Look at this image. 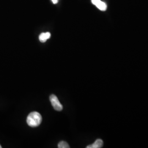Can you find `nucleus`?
Here are the masks:
<instances>
[{
	"instance_id": "nucleus-2",
	"label": "nucleus",
	"mask_w": 148,
	"mask_h": 148,
	"mask_svg": "<svg viewBox=\"0 0 148 148\" xmlns=\"http://www.w3.org/2000/svg\"><path fill=\"white\" fill-rule=\"evenodd\" d=\"M49 99L52 106H53V108L57 111H62L63 110V106L61 104L60 101H59L58 98L56 95H52L49 97Z\"/></svg>"
},
{
	"instance_id": "nucleus-3",
	"label": "nucleus",
	"mask_w": 148,
	"mask_h": 148,
	"mask_svg": "<svg viewBox=\"0 0 148 148\" xmlns=\"http://www.w3.org/2000/svg\"><path fill=\"white\" fill-rule=\"evenodd\" d=\"M92 3L95 5L99 10L106 11L107 9V5L105 2L101 1V0H91Z\"/></svg>"
},
{
	"instance_id": "nucleus-6",
	"label": "nucleus",
	"mask_w": 148,
	"mask_h": 148,
	"mask_svg": "<svg viewBox=\"0 0 148 148\" xmlns=\"http://www.w3.org/2000/svg\"><path fill=\"white\" fill-rule=\"evenodd\" d=\"M58 147L59 148H69V144L64 141H61L60 142L58 143Z\"/></svg>"
},
{
	"instance_id": "nucleus-7",
	"label": "nucleus",
	"mask_w": 148,
	"mask_h": 148,
	"mask_svg": "<svg viewBox=\"0 0 148 148\" xmlns=\"http://www.w3.org/2000/svg\"><path fill=\"white\" fill-rule=\"evenodd\" d=\"M52 1L54 4H57L58 2V0H52Z\"/></svg>"
},
{
	"instance_id": "nucleus-5",
	"label": "nucleus",
	"mask_w": 148,
	"mask_h": 148,
	"mask_svg": "<svg viewBox=\"0 0 148 148\" xmlns=\"http://www.w3.org/2000/svg\"><path fill=\"white\" fill-rule=\"evenodd\" d=\"M51 33L49 32H47L45 33H42L39 36V40L41 42H45L48 39H49L51 37Z\"/></svg>"
},
{
	"instance_id": "nucleus-8",
	"label": "nucleus",
	"mask_w": 148,
	"mask_h": 148,
	"mask_svg": "<svg viewBox=\"0 0 148 148\" xmlns=\"http://www.w3.org/2000/svg\"><path fill=\"white\" fill-rule=\"evenodd\" d=\"M2 148V147H1V145H0V148Z\"/></svg>"
},
{
	"instance_id": "nucleus-1",
	"label": "nucleus",
	"mask_w": 148,
	"mask_h": 148,
	"mask_svg": "<svg viewBox=\"0 0 148 148\" xmlns=\"http://www.w3.org/2000/svg\"><path fill=\"white\" fill-rule=\"evenodd\" d=\"M42 118L40 113L36 111L32 112L27 117V125L31 127L38 126L42 122Z\"/></svg>"
},
{
	"instance_id": "nucleus-4",
	"label": "nucleus",
	"mask_w": 148,
	"mask_h": 148,
	"mask_svg": "<svg viewBox=\"0 0 148 148\" xmlns=\"http://www.w3.org/2000/svg\"><path fill=\"white\" fill-rule=\"evenodd\" d=\"M103 141L101 139H98L95 140V143L91 145H88L87 148H101L103 146Z\"/></svg>"
}]
</instances>
